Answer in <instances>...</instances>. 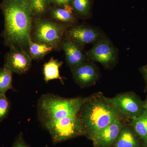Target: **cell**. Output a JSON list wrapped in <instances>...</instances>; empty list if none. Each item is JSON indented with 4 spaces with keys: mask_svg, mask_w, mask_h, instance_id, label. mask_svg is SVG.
<instances>
[{
    "mask_svg": "<svg viewBox=\"0 0 147 147\" xmlns=\"http://www.w3.org/2000/svg\"><path fill=\"white\" fill-rule=\"evenodd\" d=\"M113 147H144L143 143L129 125L123 126Z\"/></svg>",
    "mask_w": 147,
    "mask_h": 147,
    "instance_id": "cell-14",
    "label": "cell"
},
{
    "mask_svg": "<svg viewBox=\"0 0 147 147\" xmlns=\"http://www.w3.org/2000/svg\"><path fill=\"white\" fill-rule=\"evenodd\" d=\"M74 82L81 88L91 86L100 78L99 69L93 62L87 61L71 69Z\"/></svg>",
    "mask_w": 147,
    "mask_h": 147,
    "instance_id": "cell-10",
    "label": "cell"
},
{
    "mask_svg": "<svg viewBox=\"0 0 147 147\" xmlns=\"http://www.w3.org/2000/svg\"><path fill=\"white\" fill-rule=\"evenodd\" d=\"M49 9L50 17L53 21L71 26L78 24V18L70 5L63 7L53 6Z\"/></svg>",
    "mask_w": 147,
    "mask_h": 147,
    "instance_id": "cell-13",
    "label": "cell"
},
{
    "mask_svg": "<svg viewBox=\"0 0 147 147\" xmlns=\"http://www.w3.org/2000/svg\"><path fill=\"white\" fill-rule=\"evenodd\" d=\"M45 128L49 131L52 142L55 144L86 135L84 125L77 115L59 119Z\"/></svg>",
    "mask_w": 147,
    "mask_h": 147,
    "instance_id": "cell-5",
    "label": "cell"
},
{
    "mask_svg": "<svg viewBox=\"0 0 147 147\" xmlns=\"http://www.w3.org/2000/svg\"><path fill=\"white\" fill-rule=\"evenodd\" d=\"M63 62L59 61L52 57L50 60L43 65V74L46 83L54 79H59L63 84L62 78L60 74L59 69L63 65Z\"/></svg>",
    "mask_w": 147,
    "mask_h": 147,
    "instance_id": "cell-15",
    "label": "cell"
},
{
    "mask_svg": "<svg viewBox=\"0 0 147 147\" xmlns=\"http://www.w3.org/2000/svg\"><path fill=\"white\" fill-rule=\"evenodd\" d=\"M10 108V101L5 95H0V123L8 115Z\"/></svg>",
    "mask_w": 147,
    "mask_h": 147,
    "instance_id": "cell-21",
    "label": "cell"
},
{
    "mask_svg": "<svg viewBox=\"0 0 147 147\" xmlns=\"http://www.w3.org/2000/svg\"><path fill=\"white\" fill-rule=\"evenodd\" d=\"M13 72L3 65L0 67V95H5L9 90H13L12 76Z\"/></svg>",
    "mask_w": 147,
    "mask_h": 147,
    "instance_id": "cell-19",
    "label": "cell"
},
{
    "mask_svg": "<svg viewBox=\"0 0 147 147\" xmlns=\"http://www.w3.org/2000/svg\"><path fill=\"white\" fill-rule=\"evenodd\" d=\"M108 99L123 119L137 118L145 111L144 101L133 92L122 93Z\"/></svg>",
    "mask_w": 147,
    "mask_h": 147,
    "instance_id": "cell-6",
    "label": "cell"
},
{
    "mask_svg": "<svg viewBox=\"0 0 147 147\" xmlns=\"http://www.w3.org/2000/svg\"><path fill=\"white\" fill-rule=\"evenodd\" d=\"M129 125L133 128L141 141L144 147H147V113L144 111L139 117L131 120Z\"/></svg>",
    "mask_w": 147,
    "mask_h": 147,
    "instance_id": "cell-18",
    "label": "cell"
},
{
    "mask_svg": "<svg viewBox=\"0 0 147 147\" xmlns=\"http://www.w3.org/2000/svg\"><path fill=\"white\" fill-rule=\"evenodd\" d=\"M86 98H65L50 94L42 95L38 101L39 121L45 127L59 119L77 115Z\"/></svg>",
    "mask_w": 147,
    "mask_h": 147,
    "instance_id": "cell-3",
    "label": "cell"
},
{
    "mask_svg": "<svg viewBox=\"0 0 147 147\" xmlns=\"http://www.w3.org/2000/svg\"><path fill=\"white\" fill-rule=\"evenodd\" d=\"M33 16L42 17L48 11L50 5L49 0H28Z\"/></svg>",
    "mask_w": 147,
    "mask_h": 147,
    "instance_id": "cell-20",
    "label": "cell"
},
{
    "mask_svg": "<svg viewBox=\"0 0 147 147\" xmlns=\"http://www.w3.org/2000/svg\"><path fill=\"white\" fill-rule=\"evenodd\" d=\"M84 48L72 40L63 38L61 49L64 53L66 63L71 70L88 60L86 53H84Z\"/></svg>",
    "mask_w": 147,
    "mask_h": 147,
    "instance_id": "cell-12",
    "label": "cell"
},
{
    "mask_svg": "<svg viewBox=\"0 0 147 147\" xmlns=\"http://www.w3.org/2000/svg\"><path fill=\"white\" fill-rule=\"evenodd\" d=\"M54 50L53 46L43 42H35L30 40L29 42L28 53L32 59H41Z\"/></svg>",
    "mask_w": 147,
    "mask_h": 147,
    "instance_id": "cell-16",
    "label": "cell"
},
{
    "mask_svg": "<svg viewBox=\"0 0 147 147\" xmlns=\"http://www.w3.org/2000/svg\"><path fill=\"white\" fill-rule=\"evenodd\" d=\"M105 36L101 29L87 24H76L66 31L64 38L72 40L84 47L88 44H94Z\"/></svg>",
    "mask_w": 147,
    "mask_h": 147,
    "instance_id": "cell-8",
    "label": "cell"
},
{
    "mask_svg": "<svg viewBox=\"0 0 147 147\" xmlns=\"http://www.w3.org/2000/svg\"><path fill=\"white\" fill-rule=\"evenodd\" d=\"M0 9L4 19L2 36L5 45L15 46L28 52L33 17L28 1L2 0Z\"/></svg>",
    "mask_w": 147,
    "mask_h": 147,
    "instance_id": "cell-1",
    "label": "cell"
},
{
    "mask_svg": "<svg viewBox=\"0 0 147 147\" xmlns=\"http://www.w3.org/2000/svg\"><path fill=\"white\" fill-rule=\"evenodd\" d=\"M11 147H30L25 141L23 132H20L16 136Z\"/></svg>",
    "mask_w": 147,
    "mask_h": 147,
    "instance_id": "cell-22",
    "label": "cell"
},
{
    "mask_svg": "<svg viewBox=\"0 0 147 147\" xmlns=\"http://www.w3.org/2000/svg\"><path fill=\"white\" fill-rule=\"evenodd\" d=\"M144 104L145 110L147 113V96L146 98V100H145L144 101Z\"/></svg>",
    "mask_w": 147,
    "mask_h": 147,
    "instance_id": "cell-25",
    "label": "cell"
},
{
    "mask_svg": "<svg viewBox=\"0 0 147 147\" xmlns=\"http://www.w3.org/2000/svg\"><path fill=\"white\" fill-rule=\"evenodd\" d=\"M9 48V51L5 56L4 65L13 73L20 75L26 73L31 67L32 60L28 53L15 46Z\"/></svg>",
    "mask_w": 147,
    "mask_h": 147,
    "instance_id": "cell-9",
    "label": "cell"
},
{
    "mask_svg": "<svg viewBox=\"0 0 147 147\" xmlns=\"http://www.w3.org/2000/svg\"><path fill=\"white\" fill-rule=\"evenodd\" d=\"M121 121H116L95 133L90 139L94 147L113 146L123 126Z\"/></svg>",
    "mask_w": 147,
    "mask_h": 147,
    "instance_id": "cell-11",
    "label": "cell"
},
{
    "mask_svg": "<svg viewBox=\"0 0 147 147\" xmlns=\"http://www.w3.org/2000/svg\"><path fill=\"white\" fill-rule=\"evenodd\" d=\"M71 26L52 19L34 17L33 20L32 40L35 42L47 43L53 46L54 50H60L66 31Z\"/></svg>",
    "mask_w": 147,
    "mask_h": 147,
    "instance_id": "cell-4",
    "label": "cell"
},
{
    "mask_svg": "<svg viewBox=\"0 0 147 147\" xmlns=\"http://www.w3.org/2000/svg\"><path fill=\"white\" fill-rule=\"evenodd\" d=\"M50 5L56 6L63 7L70 5V0H49Z\"/></svg>",
    "mask_w": 147,
    "mask_h": 147,
    "instance_id": "cell-23",
    "label": "cell"
},
{
    "mask_svg": "<svg viewBox=\"0 0 147 147\" xmlns=\"http://www.w3.org/2000/svg\"><path fill=\"white\" fill-rule=\"evenodd\" d=\"M140 71L147 84V64L141 67L140 68Z\"/></svg>",
    "mask_w": 147,
    "mask_h": 147,
    "instance_id": "cell-24",
    "label": "cell"
},
{
    "mask_svg": "<svg viewBox=\"0 0 147 147\" xmlns=\"http://www.w3.org/2000/svg\"><path fill=\"white\" fill-rule=\"evenodd\" d=\"M92 3V0H70L74 12L78 18L83 20L91 17Z\"/></svg>",
    "mask_w": 147,
    "mask_h": 147,
    "instance_id": "cell-17",
    "label": "cell"
},
{
    "mask_svg": "<svg viewBox=\"0 0 147 147\" xmlns=\"http://www.w3.org/2000/svg\"><path fill=\"white\" fill-rule=\"evenodd\" d=\"M88 139L98 131L116 121H121L117 112L102 93L86 97L77 114Z\"/></svg>",
    "mask_w": 147,
    "mask_h": 147,
    "instance_id": "cell-2",
    "label": "cell"
},
{
    "mask_svg": "<svg viewBox=\"0 0 147 147\" xmlns=\"http://www.w3.org/2000/svg\"><path fill=\"white\" fill-rule=\"evenodd\" d=\"M86 53L88 60L99 63L107 69L113 68L118 61L117 48L105 35L94 43Z\"/></svg>",
    "mask_w": 147,
    "mask_h": 147,
    "instance_id": "cell-7",
    "label": "cell"
}]
</instances>
